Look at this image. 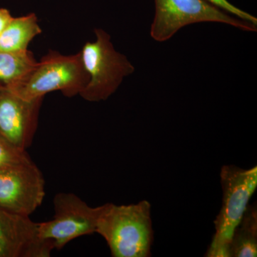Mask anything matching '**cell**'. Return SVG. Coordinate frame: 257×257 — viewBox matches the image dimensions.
Masks as SVG:
<instances>
[{
    "label": "cell",
    "mask_w": 257,
    "mask_h": 257,
    "mask_svg": "<svg viewBox=\"0 0 257 257\" xmlns=\"http://www.w3.org/2000/svg\"><path fill=\"white\" fill-rule=\"evenodd\" d=\"M96 40L83 47V64L89 81L79 95L88 101L106 100L119 88L125 77L135 71L126 56L115 50L111 37L101 29H95Z\"/></svg>",
    "instance_id": "cell-4"
},
{
    "label": "cell",
    "mask_w": 257,
    "mask_h": 257,
    "mask_svg": "<svg viewBox=\"0 0 257 257\" xmlns=\"http://www.w3.org/2000/svg\"><path fill=\"white\" fill-rule=\"evenodd\" d=\"M31 160L26 150L15 146L0 134V170Z\"/></svg>",
    "instance_id": "cell-13"
},
{
    "label": "cell",
    "mask_w": 257,
    "mask_h": 257,
    "mask_svg": "<svg viewBox=\"0 0 257 257\" xmlns=\"http://www.w3.org/2000/svg\"><path fill=\"white\" fill-rule=\"evenodd\" d=\"M53 219L38 223L40 239L54 250L62 249L72 240L96 233L101 207H92L73 193L60 192L53 200Z\"/></svg>",
    "instance_id": "cell-6"
},
{
    "label": "cell",
    "mask_w": 257,
    "mask_h": 257,
    "mask_svg": "<svg viewBox=\"0 0 257 257\" xmlns=\"http://www.w3.org/2000/svg\"><path fill=\"white\" fill-rule=\"evenodd\" d=\"M155 15L150 35L155 41L170 40L180 29L199 23L226 24L243 31L257 27L226 13L207 0H155Z\"/></svg>",
    "instance_id": "cell-5"
},
{
    "label": "cell",
    "mask_w": 257,
    "mask_h": 257,
    "mask_svg": "<svg viewBox=\"0 0 257 257\" xmlns=\"http://www.w3.org/2000/svg\"><path fill=\"white\" fill-rule=\"evenodd\" d=\"M43 98L26 100L0 87V134L23 150L31 147Z\"/></svg>",
    "instance_id": "cell-8"
},
{
    "label": "cell",
    "mask_w": 257,
    "mask_h": 257,
    "mask_svg": "<svg viewBox=\"0 0 257 257\" xmlns=\"http://www.w3.org/2000/svg\"><path fill=\"white\" fill-rule=\"evenodd\" d=\"M41 32L36 15L13 18L0 35V52L27 50L30 42Z\"/></svg>",
    "instance_id": "cell-10"
},
{
    "label": "cell",
    "mask_w": 257,
    "mask_h": 257,
    "mask_svg": "<svg viewBox=\"0 0 257 257\" xmlns=\"http://www.w3.org/2000/svg\"><path fill=\"white\" fill-rule=\"evenodd\" d=\"M53 250L39 236L38 223L0 207V257H49Z\"/></svg>",
    "instance_id": "cell-9"
},
{
    "label": "cell",
    "mask_w": 257,
    "mask_h": 257,
    "mask_svg": "<svg viewBox=\"0 0 257 257\" xmlns=\"http://www.w3.org/2000/svg\"><path fill=\"white\" fill-rule=\"evenodd\" d=\"M207 1L224 10L226 13L257 27L256 18L250 15L249 13L239 9L237 7L234 6V5L229 3L228 0H207Z\"/></svg>",
    "instance_id": "cell-14"
},
{
    "label": "cell",
    "mask_w": 257,
    "mask_h": 257,
    "mask_svg": "<svg viewBox=\"0 0 257 257\" xmlns=\"http://www.w3.org/2000/svg\"><path fill=\"white\" fill-rule=\"evenodd\" d=\"M257 256L256 204H248L234 230L229 246V257Z\"/></svg>",
    "instance_id": "cell-11"
},
{
    "label": "cell",
    "mask_w": 257,
    "mask_h": 257,
    "mask_svg": "<svg viewBox=\"0 0 257 257\" xmlns=\"http://www.w3.org/2000/svg\"><path fill=\"white\" fill-rule=\"evenodd\" d=\"M37 63L28 50L0 52V87H9L25 78Z\"/></svg>",
    "instance_id": "cell-12"
},
{
    "label": "cell",
    "mask_w": 257,
    "mask_h": 257,
    "mask_svg": "<svg viewBox=\"0 0 257 257\" xmlns=\"http://www.w3.org/2000/svg\"><path fill=\"white\" fill-rule=\"evenodd\" d=\"M13 17L10 15L9 10L0 8V35L10 23Z\"/></svg>",
    "instance_id": "cell-15"
},
{
    "label": "cell",
    "mask_w": 257,
    "mask_h": 257,
    "mask_svg": "<svg viewBox=\"0 0 257 257\" xmlns=\"http://www.w3.org/2000/svg\"><path fill=\"white\" fill-rule=\"evenodd\" d=\"M89 81L81 52L63 55L50 51L20 82L6 87L26 100L43 98L47 93L60 91L67 97L82 92Z\"/></svg>",
    "instance_id": "cell-2"
},
{
    "label": "cell",
    "mask_w": 257,
    "mask_h": 257,
    "mask_svg": "<svg viewBox=\"0 0 257 257\" xmlns=\"http://www.w3.org/2000/svg\"><path fill=\"white\" fill-rule=\"evenodd\" d=\"M222 204L214 221V232L205 256L229 257L230 241L257 187L256 166L241 169L234 165L221 167Z\"/></svg>",
    "instance_id": "cell-3"
},
{
    "label": "cell",
    "mask_w": 257,
    "mask_h": 257,
    "mask_svg": "<svg viewBox=\"0 0 257 257\" xmlns=\"http://www.w3.org/2000/svg\"><path fill=\"white\" fill-rule=\"evenodd\" d=\"M45 196V178L32 160L0 170V207L30 216Z\"/></svg>",
    "instance_id": "cell-7"
},
{
    "label": "cell",
    "mask_w": 257,
    "mask_h": 257,
    "mask_svg": "<svg viewBox=\"0 0 257 257\" xmlns=\"http://www.w3.org/2000/svg\"><path fill=\"white\" fill-rule=\"evenodd\" d=\"M101 207L96 233L105 240L111 256H152L154 231L148 201L128 205L106 203Z\"/></svg>",
    "instance_id": "cell-1"
}]
</instances>
